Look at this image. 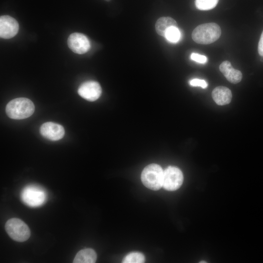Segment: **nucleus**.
<instances>
[{
    "instance_id": "f257e3e1",
    "label": "nucleus",
    "mask_w": 263,
    "mask_h": 263,
    "mask_svg": "<svg viewBox=\"0 0 263 263\" xmlns=\"http://www.w3.org/2000/svg\"><path fill=\"white\" fill-rule=\"evenodd\" d=\"M6 113L13 119H23L31 116L35 111V106L28 98L19 97L9 101L6 106Z\"/></svg>"
},
{
    "instance_id": "f03ea898",
    "label": "nucleus",
    "mask_w": 263,
    "mask_h": 263,
    "mask_svg": "<svg viewBox=\"0 0 263 263\" xmlns=\"http://www.w3.org/2000/svg\"><path fill=\"white\" fill-rule=\"evenodd\" d=\"M221 30L213 22L204 23L197 26L191 35L193 40L201 44H209L216 41L220 37Z\"/></svg>"
},
{
    "instance_id": "7ed1b4c3",
    "label": "nucleus",
    "mask_w": 263,
    "mask_h": 263,
    "mask_svg": "<svg viewBox=\"0 0 263 263\" xmlns=\"http://www.w3.org/2000/svg\"><path fill=\"white\" fill-rule=\"evenodd\" d=\"M164 170L160 166L151 164L143 170L141 178L144 185L147 188L157 190L163 187Z\"/></svg>"
},
{
    "instance_id": "20e7f679",
    "label": "nucleus",
    "mask_w": 263,
    "mask_h": 263,
    "mask_svg": "<svg viewBox=\"0 0 263 263\" xmlns=\"http://www.w3.org/2000/svg\"><path fill=\"white\" fill-rule=\"evenodd\" d=\"M21 199L23 203L31 207H38L42 205L47 199L46 191L41 187L30 185L21 191Z\"/></svg>"
},
{
    "instance_id": "39448f33",
    "label": "nucleus",
    "mask_w": 263,
    "mask_h": 263,
    "mask_svg": "<svg viewBox=\"0 0 263 263\" xmlns=\"http://www.w3.org/2000/svg\"><path fill=\"white\" fill-rule=\"evenodd\" d=\"M5 228L8 235L17 242H24L30 236L31 232L28 226L19 218L9 219L6 223Z\"/></svg>"
},
{
    "instance_id": "423d86ee",
    "label": "nucleus",
    "mask_w": 263,
    "mask_h": 263,
    "mask_svg": "<svg viewBox=\"0 0 263 263\" xmlns=\"http://www.w3.org/2000/svg\"><path fill=\"white\" fill-rule=\"evenodd\" d=\"M184 180L182 171L174 166H169L164 170L163 188L167 190L174 191L182 186Z\"/></svg>"
},
{
    "instance_id": "0eeeda50",
    "label": "nucleus",
    "mask_w": 263,
    "mask_h": 263,
    "mask_svg": "<svg viewBox=\"0 0 263 263\" xmlns=\"http://www.w3.org/2000/svg\"><path fill=\"white\" fill-rule=\"evenodd\" d=\"M68 46L75 53L83 54L90 48V42L88 38L80 33L71 34L67 40Z\"/></svg>"
},
{
    "instance_id": "6e6552de",
    "label": "nucleus",
    "mask_w": 263,
    "mask_h": 263,
    "mask_svg": "<svg viewBox=\"0 0 263 263\" xmlns=\"http://www.w3.org/2000/svg\"><path fill=\"white\" fill-rule=\"evenodd\" d=\"M77 92L79 95L82 98L90 101H94L100 97L102 89L97 82L90 80L81 84Z\"/></svg>"
},
{
    "instance_id": "1a4fd4ad",
    "label": "nucleus",
    "mask_w": 263,
    "mask_h": 263,
    "mask_svg": "<svg viewBox=\"0 0 263 263\" xmlns=\"http://www.w3.org/2000/svg\"><path fill=\"white\" fill-rule=\"evenodd\" d=\"M19 25L13 17L3 15L0 17V37L2 38L9 39L18 33Z\"/></svg>"
},
{
    "instance_id": "9d476101",
    "label": "nucleus",
    "mask_w": 263,
    "mask_h": 263,
    "mask_svg": "<svg viewBox=\"0 0 263 263\" xmlns=\"http://www.w3.org/2000/svg\"><path fill=\"white\" fill-rule=\"evenodd\" d=\"M40 133L44 138L51 141H57L62 138L65 130L62 126L52 122L43 123L40 128Z\"/></svg>"
},
{
    "instance_id": "9b49d317",
    "label": "nucleus",
    "mask_w": 263,
    "mask_h": 263,
    "mask_svg": "<svg viewBox=\"0 0 263 263\" xmlns=\"http://www.w3.org/2000/svg\"><path fill=\"white\" fill-rule=\"evenodd\" d=\"M219 69L226 79L232 83L237 84L242 79L241 72L233 68L231 63L227 60L223 61L220 65Z\"/></svg>"
},
{
    "instance_id": "f8f14e48",
    "label": "nucleus",
    "mask_w": 263,
    "mask_h": 263,
    "mask_svg": "<svg viewBox=\"0 0 263 263\" xmlns=\"http://www.w3.org/2000/svg\"><path fill=\"white\" fill-rule=\"evenodd\" d=\"M212 96L217 104L225 105L230 102L232 99V93L228 88L224 86H218L213 90Z\"/></svg>"
},
{
    "instance_id": "ddd939ff",
    "label": "nucleus",
    "mask_w": 263,
    "mask_h": 263,
    "mask_svg": "<svg viewBox=\"0 0 263 263\" xmlns=\"http://www.w3.org/2000/svg\"><path fill=\"white\" fill-rule=\"evenodd\" d=\"M97 255L92 248H85L78 251L75 255L74 263H94L96 262Z\"/></svg>"
},
{
    "instance_id": "4468645a",
    "label": "nucleus",
    "mask_w": 263,
    "mask_h": 263,
    "mask_svg": "<svg viewBox=\"0 0 263 263\" xmlns=\"http://www.w3.org/2000/svg\"><path fill=\"white\" fill-rule=\"evenodd\" d=\"M177 26L176 21L172 18L163 17L160 18L156 22L155 30L157 33L165 37L167 30L170 27Z\"/></svg>"
},
{
    "instance_id": "2eb2a0df",
    "label": "nucleus",
    "mask_w": 263,
    "mask_h": 263,
    "mask_svg": "<svg viewBox=\"0 0 263 263\" xmlns=\"http://www.w3.org/2000/svg\"><path fill=\"white\" fill-rule=\"evenodd\" d=\"M145 261V256L138 252H132L127 254L123 259V263H142Z\"/></svg>"
},
{
    "instance_id": "dca6fc26",
    "label": "nucleus",
    "mask_w": 263,
    "mask_h": 263,
    "mask_svg": "<svg viewBox=\"0 0 263 263\" xmlns=\"http://www.w3.org/2000/svg\"><path fill=\"white\" fill-rule=\"evenodd\" d=\"M219 0H195L196 8L200 10H208L214 8Z\"/></svg>"
},
{
    "instance_id": "f3484780",
    "label": "nucleus",
    "mask_w": 263,
    "mask_h": 263,
    "mask_svg": "<svg viewBox=\"0 0 263 263\" xmlns=\"http://www.w3.org/2000/svg\"><path fill=\"white\" fill-rule=\"evenodd\" d=\"M180 32L177 26L169 27L166 31L165 38L172 43L177 42L180 38Z\"/></svg>"
},
{
    "instance_id": "a211bd4d",
    "label": "nucleus",
    "mask_w": 263,
    "mask_h": 263,
    "mask_svg": "<svg viewBox=\"0 0 263 263\" xmlns=\"http://www.w3.org/2000/svg\"><path fill=\"white\" fill-rule=\"evenodd\" d=\"M190 58L197 62L202 64H205L207 61V56L195 53H193L191 54Z\"/></svg>"
},
{
    "instance_id": "6ab92c4d",
    "label": "nucleus",
    "mask_w": 263,
    "mask_h": 263,
    "mask_svg": "<svg viewBox=\"0 0 263 263\" xmlns=\"http://www.w3.org/2000/svg\"><path fill=\"white\" fill-rule=\"evenodd\" d=\"M189 84L191 86L194 87L199 86L202 88H206L207 86V83L205 80L198 78L191 79L189 81Z\"/></svg>"
},
{
    "instance_id": "aec40b11",
    "label": "nucleus",
    "mask_w": 263,
    "mask_h": 263,
    "mask_svg": "<svg viewBox=\"0 0 263 263\" xmlns=\"http://www.w3.org/2000/svg\"><path fill=\"white\" fill-rule=\"evenodd\" d=\"M258 51L259 55L263 56V31L261 35L260 40L258 44Z\"/></svg>"
},
{
    "instance_id": "412c9836",
    "label": "nucleus",
    "mask_w": 263,
    "mask_h": 263,
    "mask_svg": "<svg viewBox=\"0 0 263 263\" xmlns=\"http://www.w3.org/2000/svg\"><path fill=\"white\" fill-rule=\"evenodd\" d=\"M200 263H207L206 262H200Z\"/></svg>"
},
{
    "instance_id": "4be33fe9",
    "label": "nucleus",
    "mask_w": 263,
    "mask_h": 263,
    "mask_svg": "<svg viewBox=\"0 0 263 263\" xmlns=\"http://www.w3.org/2000/svg\"><path fill=\"white\" fill-rule=\"evenodd\" d=\"M107 0V1H110V0Z\"/></svg>"
}]
</instances>
